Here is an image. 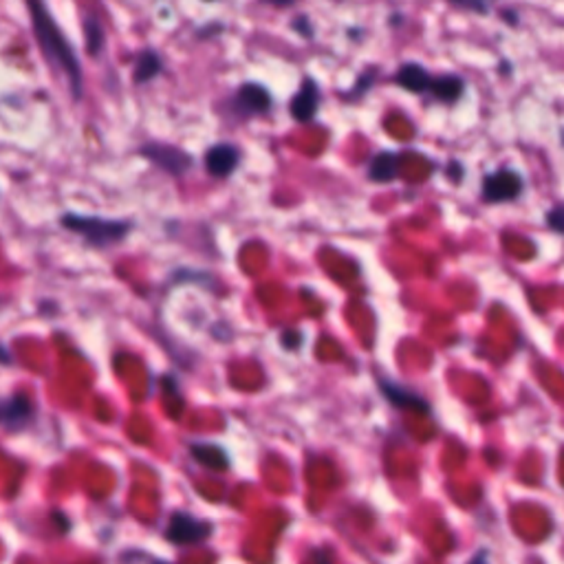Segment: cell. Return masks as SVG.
Returning <instances> with one entry per match:
<instances>
[{
  "label": "cell",
  "instance_id": "cell-14",
  "mask_svg": "<svg viewBox=\"0 0 564 564\" xmlns=\"http://www.w3.org/2000/svg\"><path fill=\"white\" fill-rule=\"evenodd\" d=\"M85 31H86V44H88V53L91 56H97L104 47V31H102V24L97 22V18L88 16L85 21Z\"/></svg>",
  "mask_w": 564,
  "mask_h": 564
},
{
  "label": "cell",
  "instance_id": "cell-1",
  "mask_svg": "<svg viewBox=\"0 0 564 564\" xmlns=\"http://www.w3.org/2000/svg\"><path fill=\"white\" fill-rule=\"evenodd\" d=\"M29 13H31L33 31H36V40L40 44L42 56L47 58L51 65L60 67L67 73L68 82H71L73 97L82 95V73H80V62L73 56V49L68 47L67 38L62 36V31L58 29L56 21L49 13L44 0H27Z\"/></svg>",
  "mask_w": 564,
  "mask_h": 564
},
{
  "label": "cell",
  "instance_id": "cell-3",
  "mask_svg": "<svg viewBox=\"0 0 564 564\" xmlns=\"http://www.w3.org/2000/svg\"><path fill=\"white\" fill-rule=\"evenodd\" d=\"M523 192L521 175L514 170H497L488 175L483 181V199L488 203H505V201L518 199Z\"/></svg>",
  "mask_w": 564,
  "mask_h": 564
},
{
  "label": "cell",
  "instance_id": "cell-5",
  "mask_svg": "<svg viewBox=\"0 0 564 564\" xmlns=\"http://www.w3.org/2000/svg\"><path fill=\"white\" fill-rule=\"evenodd\" d=\"M210 532H212V527L208 523L194 521L188 514H175L168 527V538L175 544H194L205 541Z\"/></svg>",
  "mask_w": 564,
  "mask_h": 564
},
{
  "label": "cell",
  "instance_id": "cell-2",
  "mask_svg": "<svg viewBox=\"0 0 564 564\" xmlns=\"http://www.w3.org/2000/svg\"><path fill=\"white\" fill-rule=\"evenodd\" d=\"M62 225L73 232L82 234L88 243L93 245H111L117 243L126 237L130 229L129 223H120V220H106L95 217H77V214H67L62 219Z\"/></svg>",
  "mask_w": 564,
  "mask_h": 564
},
{
  "label": "cell",
  "instance_id": "cell-4",
  "mask_svg": "<svg viewBox=\"0 0 564 564\" xmlns=\"http://www.w3.org/2000/svg\"><path fill=\"white\" fill-rule=\"evenodd\" d=\"M146 157L152 161L155 166H159L161 170L170 175H184L185 170L192 168V159L190 155H185L184 150L175 148V146H164V144H146L141 148Z\"/></svg>",
  "mask_w": 564,
  "mask_h": 564
},
{
  "label": "cell",
  "instance_id": "cell-25",
  "mask_svg": "<svg viewBox=\"0 0 564 564\" xmlns=\"http://www.w3.org/2000/svg\"><path fill=\"white\" fill-rule=\"evenodd\" d=\"M208 3H212V0H208Z\"/></svg>",
  "mask_w": 564,
  "mask_h": 564
},
{
  "label": "cell",
  "instance_id": "cell-20",
  "mask_svg": "<svg viewBox=\"0 0 564 564\" xmlns=\"http://www.w3.org/2000/svg\"><path fill=\"white\" fill-rule=\"evenodd\" d=\"M264 3L269 4H276V7H289V4L293 3V0H264Z\"/></svg>",
  "mask_w": 564,
  "mask_h": 564
},
{
  "label": "cell",
  "instance_id": "cell-17",
  "mask_svg": "<svg viewBox=\"0 0 564 564\" xmlns=\"http://www.w3.org/2000/svg\"><path fill=\"white\" fill-rule=\"evenodd\" d=\"M450 3L459 4V7H465V9H472V12L488 13V4H485V0H450Z\"/></svg>",
  "mask_w": 564,
  "mask_h": 564
},
{
  "label": "cell",
  "instance_id": "cell-24",
  "mask_svg": "<svg viewBox=\"0 0 564 564\" xmlns=\"http://www.w3.org/2000/svg\"><path fill=\"white\" fill-rule=\"evenodd\" d=\"M157 564H164V562H157Z\"/></svg>",
  "mask_w": 564,
  "mask_h": 564
},
{
  "label": "cell",
  "instance_id": "cell-9",
  "mask_svg": "<svg viewBox=\"0 0 564 564\" xmlns=\"http://www.w3.org/2000/svg\"><path fill=\"white\" fill-rule=\"evenodd\" d=\"M237 104L240 111L249 112V115H254V112H267L272 109V95L261 85H245L238 91Z\"/></svg>",
  "mask_w": 564,
  "mask_h": 564
},
{
  "label": "cell",
  "instance_id": "cell-11",
  "mask_svg": "<svg viewBox=\"0 0 564 564\" xmlns=\"http://www.w3.org/2000/svg\"><path fill=\"white\" fill-rule=\"evenodd\" d=\"M465 82L459 76H441L433 80V88L436 100L445 102V104H454L461 95H463Z\"/></svg>",
  "mask_w": 564,
  "mask_h": 564
},
{
  "label": "cell",
  "instance_id": "cell-15",
  "mask_svg": "<svg viewBox=\"0 0 564 564\" xmlns=\"http://www.w3.org/2000/svg\"><path fill=\"white\" fill-rule=\"evenodd\" d=\"M27 419V404L22 399H16L13 404H7L0 408V421L4 425H18V421Z\"/></svg>",
  "mask_w": 564,
  "mask_h": 564
},
{
  "label": "cell",
  "instance_id": "cell-23",
  "mask_svg": "<svg viewBox=\"0 0 564 564\" xmlns=\"http://www.w3.org/2000/svg\"><path fill=\"white\" fill-rule=\"evenodd\" d=\"M562 144H564V130H562Z\"/></svg>",
  "mask_w": 564,
  "mask_h": 564
},
{
  "label": "cell",
  "instance_id": "cell-6",
  "mask_svg": "<svg viewBox=\"0 0 564 564\" xmlns=\"http://www.w3.org/2000/svg\"><path fill=\"white\" fill-rule=\"evenodd\" d=\"M318 104H320V91H318L316 82H313L311 77H307V80L302 82L300 91L293 95L289 109H291V115L296 117L298 121H311L318 112Z\"/></svg>",
  "mask_w": 564,
  "mask_h": 564
},
{
  "label": "cell",
  "instance_id": "cell-21",
  "mask_svg": "<svg viewBox=\"0 0 564 564\" xmlns=\"http://www.w3.org/2000/svg\"><path fill=\"white\" fill-rule=\"evenodd\" d=\"M505 21H507L509 24H516L518 21H516V13L514 12H505Z\"/></svg>",
  "mask_w": 564,
  "mask_h": 564
},
{
  "label": "cell",
  "instance_id": "cell-16",
  "mask_svg": "<svg viewBox=\"0 0 564 564\" xmlns=\"http://www.w3.org/2000/svg\"><path fill=\"white\" fill-rule=\"evenodd\" d=\"M547 223L551 229L564 234V205H556V208L547 214Z\"/></svg>",
  "mask_w": 564,
  "mask_h": 564
},
{
  "label": "cell",
  "instance_id": "cell-18",
  "mask_svg": "<svg viewBox=\"0 0 564 564\" xmlns=\"http://www.w3.org/2000/svg\"><path fill=\"white\" fill-rule=\"evenodd\" d=\"M293 29H296V31H300L302 38H311L313 36L311 22H309V18H304V16H300L296 22H293Z\"/></svg>",
  "mask_w": 564,
  "mask_h": 564
},
{
  "label": "cell",
  "instance_id": "cell-10",
  "mask_svg": "<svg viewBox=\"0 0 564 564\" xmlns=\"http://www.w3.org/2000/svg\"><path fill=\"white\" fill-rule=\"evenodd\" d=\"M397 170H399V157L392 155V152H380L375 159L371 161L369 176L377 184H389L397 176Z\"/></svg>",
  "mask_w": 564,
  "mask_h": 564
},
{
  "label": "cell",
  "instance_id": "cell-7",
  "mask_svg": "<svg viewBox=\"0 0 564 564\" xmlns=\"http://www.w3.org/2000/svg\"><path fill=\"white\" fill-rule=\"evenodd\" d=\"M237 166H238V152L234 146H229V144L214 146V148H210L208 155H205V168H208V173L214 176L232 175Z\"/></svg>",
  "mask_w": 564,
  "mask_h": 564
},
{
  "label": "cell",
  "instance_id": "cell-22",
  "mask_svg": "<svg viewBox=\"0 0 564 564\" xmlns=\"http://www.w3.org/2000/svg\"><path fill=\"white\" fill-rule=\"evenodd\" d=\"M470 564H488V560H485L483 556H479V558H474V560L470 562Z\"/></svg>",
  "mask_w": 564,
  "mask_h": 564
},
{
  "label": "cell",
  "instance_id": "cell-13",
  "mask_svg": "<svg viewBox=\"0 0 564 564\" xmlns=\"http://www.w3.org/2000/svg\"><path fill=\"white\" fill-rule=\"evenodd\" d=\"M384 392L389 395V399L392 401V404H397V406H406V408H419V410L428 408V406H425L419 397L413 395V392H406L392 384H384Z\"/></svg>",
  "mask_w": 564,
  "mask_h": 564
},
{
  "label": "cell",
  "instance_id": "cell-8",
  "mask_svg": "<svg viewBox=\"0 0 564 564\" xmlns=\"http://www.w3.org/2000/svg\"><path fill=\"white\" fill-rule=\"evenodd\" d=\"M433 80L434 77L430 76V73L425 71V68L421 65H415V62L399 67V71H397V76H395L397 85H399L401 88H406V91H410V93L430 91V88H433Z\"/></svg>",
  "mask_w": 564,
  "mask_h": 564
},
{
  "label": "cell",
  "instance_id": "cell-12",
  "mask_svg": "<svg viewBox=\"0 0 564 564\" xmlns=\"http://www.w3.org/2000/svg\"><path fill=\"white\" fill-rule=\"evenodd\" d=\"M161 71V60L155 51H141L135 60V71H132V77H135L137 85H146V82L155 80Z\"/></svg>",
  "mask_w": 564,
  "mask_h": 564
},
{
  "label": "cell",
  "instance_id": "cell-19",
  "mask_svg": "<svg viewBox=\"0 0 564 564\" xmlns=\"http://www.w3.org/2000/svg\"><path fill=\"white\" fill-rule=\"evenodd\" d=\"M371 82H372V73H369V76L362 77V80L355 85V95H360V93H364L366 86H369Z\"/></svg>",
  "mask_w": 564,
  "mask_h": 564
}]
</instances>
